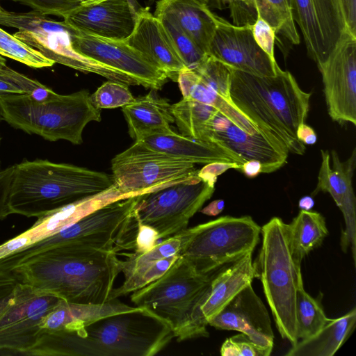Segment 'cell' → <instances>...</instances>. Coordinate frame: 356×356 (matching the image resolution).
<instances>
[{"mask_svg": "<svg viewBox=\"0 0 356 356\" xmlns=\"http://www.w3.org/2000/svg\"><path fill=\"white\" fill-rule=\"evenodd\" d=\"M31 8L42 14L64 18L81 5L79 0H13Z\"/></svg>", "mask_w": 356, "mask_h": 356, "instance_id": "b9f144b4", "label": "cell"}, {"mask_svg": "<svg viewBox=\"0 0 356 356\" xmlns=\"http://www.w3.org/2000/svg\"><path fill=\"white\" fill-rule=\"evenodd\" d=\"M8 197L10 214L42 217L114 185L112 175L47 159L13 165Z\"/></svg>", "mask_w": 356, "mask_h": 356, "instance_id": "277c9868", "label": "cell"}, {"mask_svg": "<svg viewBox=\"0 0 356 356\" xmlns=\"http://www.w3.org/2000/svg\"><path fill=\"white\" fill-rule=\"evenodd\" d=\"M213 273L202 274L180 256L159 278L132 292L131 301L166 321L178 342L209 337L197 321V307Z\"/></svg>", "mask_w": 356, "mask_h": 356, "instance_id": "52a82bcc", "label": "cell"}, {"mask_svg": "<svg viewBox=\"0 0 356 356\" xmlns=\"http://www.w3.org/2000/svg\"><path fill=\"white\" fill-rule=\"evenodd\" d=\"M200 1H201L202 2H204V3H207V4L209 3V0H200Z\"/></svg>", "mask_w": 356, "mask_h": 356, "instance_id": "6125c7cd", "label": "cell"}, {"mask_svg": "<svg viewBox=\"0 0 356 356\" xmlns=\"http://www.w3.org/2000/svg\"><path fill=\"white\" fill-rule=\"evenodd\" d=\"M296 136L299 141L305 145H314L317 141V135L314 129L304 123H301L297 129Z\"/></svg>", "mask_w": 356, "mask_h": 356, "instance_id": "f907efd6", "label": "cell"}, {"mask_svg": "<svg viewBox=\"0 0 356 356\" xmlns=\"http://www.w3.org/2000/svg\"><path fill=\"white\" fill-rule=\"evenodd\" d=\"M328 114L332 120L356 124V37L346 33L318 65Z\"/></svg>", "mask_w": 356, "mask_h": 356, "instance_id": "9a60e30c", "label": "cell"}, {"mask_svg": "<svg viewBox=\"0 0 356 356\" xmlns=\"http://www.w3.org/2000/svg\"><path fill=\"white\" fill-rule=\"evenodd\" d=\"M0 106L3 120L9 125L51 142L65 140L79 145L85 127L101 121V109L93 105L86 90L45 102L26 94H5L0 95Z\"/></svg>", "mask_w": 356, "mask_h": 356, "instance_id": "ba28073f", "label": "cell"}, {"mask_svg": "<svg viewBox=\"0 0 356 356\" xmlns=\"http://www.w3.org/2000/svg\"><path fill=\"white\" fill-rule=\"evenodd\" d=\"M125 42L173 81H177L179 72L186 67L162 22L149 8L138 10L134 29Z\"/></svg>", "mask_w": 356, "mask_h": 356, "instance_id": "603a6c76", "label": "cell"}, {"mask_svg": "<svg viewBox=\"0 0 356 356\" xmlns=\"http://www.w3.org/2000/svg\"><path fill=\"white\" fill-rule=\"evenodd\" d=\"M227 7L232 24L235 26L251 25L257 19L254 0H230Z\"/></svg>", "mask_w": 356, "mask_h": 356, "instance_id": "ee69618b", "label": "cell"}, {"mask_svg": "<svg viewBox=\"0 0 356 356\" xmlns=\"http://www.w3.org/2000/svg\"><path fill=\"white\" fill-rule=\"evenodd\" d=\"M217 111L210 105L184 97L170 106L180 134L204 141H207L208 124Z\"/></svg>", "mask_w": 356, "mask_h": 356, "instance_id": "1f68e13d", "label": "cell"}, {"mask_svg": "<svg viewBox=\"0 0 356 356\" xmlns=\"http://www.w3.org/2000/svg\"><path fill=\"white\" fill-rule=\"evenodd\" d=\"M230 0H212V5L213 7L222 9L227 7Z\"/></svg>", "mask_w": 356, "mask_h": 356, "instance_id": "6f0895ef", "label": "cell"}, {"mask_svg": "<svg viewBox=\"0 0 356 356\" xmlns=\"http://www.w3.org/2000/svg\"><path fill=\"white\" fill-rule=\"evenodd\" d=\"M224 208L225 201L223 200H216L200 211L205 215L216 216L220 213Z\"/></svg>", "mask_w": 356, "mask_h": 356, "instance_id": "db71d44e", "label": "cell"}, {"mask_svg": "<svg viewBox=\"0 0 356 356\" xmlns=\"http://www.w3.org/2000/svg\"><path fill=\"white\" fill-rule=\"evenodd\" d=\"M356 323V308L345 315L329 318L314 335L297 342L287 356H332L353 332Z\"/></svg>", "mask_w": 356, "mask_h": 356, "instance_id": "f546056e", "label": "cell"}, {"mask_svg": "<svg viewBox=\"0 0 356 356\" xmlns=\"http://www.w3.org/2000/svg\"><path fill=\"white\" fill-rule=\"evenodd\" d=\"M5 94H23V92L15 84L0 75V95Z\"/></svg>", "mask_w": 356, "mask_h": 356, "instance_id": "11a10c76", "label": "cell"}, {"mask_svg": "<svg viewBox=\"0 0 356 356\" xmlns=\"http://www.w3.org/2000/svg\"><path fill=\"white\" fill-rule=\"evenodd\" d=\"M154 16L176 24L206 53L216 29V15L200 0H158Z\"/></svg>", "mask_w": 356, "mask_h": 356, "instance_id": "d4e9b609", "label": "cell"}, {"mask_svg": "<svg viewBox=\"0 0 356 356\" xmlns=\"http://www.w3.org/2000/svg\"><path fill=\"white\" fill-rule=\"evenodd\" d=\"M207 140L232 152L244 162L259 161L262 165V173L280 169L286 163L289 153L262 132L247 133L219 111L209 122Z\"/></svg>", "mask_w": 356, "mask_h": 356, "instance_id": "d6986e66", "label": "cell"}, {"mask_svg": "<svg viewBox=\"0 0 356 356\" xmlns=\"http://www.w3.org/2000/svg\"><path fill=\"white\" fill-rule=\"evenodd\" d=\"M19 282L12 270L0 267V302L13 294Z\"/></svg>", "mask_w": 356, "mask_h": 356, "instance_id": "c3c4849f", "label": "cell"}, {"mask_svg": "<svg viewBox=\"0 0 356 356\" xmlns=\"http://www.w3.org/2000/svg\"><path fill=\"white\" fill-rule=\"evenodd\" d=\"M214 190V185L197 174L138 195L134 215L164 239L186 229Z\"/></svg>", "mask_w": 356, "mask_h": 356, "instance_id": "8fae6325", "label": "cell"}, {"mask_svg": "<svg viewBox=\"0 0 356 356\" xmlns=\"http://www.w3.org/2000/svg\"><path fill=\"white\" fill-rule=\"evenodd\" d=\"M345 15L348 31L356 37V0L346 1Z\"/></svg>", "mask_w": 356, "mask_h": 356, "instance_id": "816d5d0a", "label": "cell"}, {"mask_svg": "<svg viewBox=\"0 0 356 356\" xmlns=\"http://www.w3.org/2000/svg\"><path fill=\"white\" fill-rule=\"evenodd\" d=\"M72 42L79 54L128 74L145 88L159 90L168 80L163 71L125 40L104 38L74 29Z\"/></svg>", "mask_w": 356, "mask_h": 356, "instance_id": "2e32d148", "label": "cell"}, {"mask_svg": "<svg viewBox=\"0 0 356 356\" xmlns=\"http://www.w3.org/2000/svg\"><path fill=\"white\" fill-rule=\"evenodd\" d=\"M30 244L29 238L23 232L0 245V259Z\"/></svg>", "mask_w": 356, "mask_h": 356, "instance_id": "681fc988", "label": "cell"}, {"mask_svg": "<svg viewBox=\"0 0 356 356\" xmlns=\"http://www.w3.org/2000/svg\"><path fill=\"white\" fill-rule=\"evenodd\" d=\"M0 24L15 28L14 36L54 61L84 73H94L108 81L127 86H138L128 74L100 63L77 52L72 37L74 29L64 21L54 20L35 10L17 13L0 5Z\"/></svg>", "mask_w": 356, "mask_h": 356, "instance_id": "9c48e42d", "label": "cell"}, {"mask_svg": "<svg viewBox=\"0 0 356 356\" xmlns=\"http://www.w3.org/2000/svg\"><path fill=\"white\" fill-rule=\"evenodd\" d=\"M174 337L166 321L136 307L77 329L44 330L28 355L153 356Z\"/></svg>", "mask_w": 356, "mask_h": 356, "instance_id": "6da1fadb", "label": "cell"}, {"mask_svg": "<svg viewBox=\"0 0 356 356\" xmlns=\"http://www.w3.org/2000/svg\"><path fill=\"white\" fill-rule=\"evenodd\" d=\"M257 13L292 44L300 43L293 18L291 0H254Z\"/></svg>", "mask_w": 356, "mask_h": 356, "instance_id": "d6a6232c", "label": "cell"}, {"mask_svg": "<svg viewBox=\"0 0 356 356\" xmlns=\"http://www.w3.org/2000/svg\"><path fill=\"white\" fill-rule=\"evenodd\" d=\"M177 82L184 98L210 105L222 113L226 112L233 102L219 95L197 72L187 67L179 72Z\"/></svg>", "mask_w": 356, "mask_h": 356, "instance_id": "e575fe53", "label": "cell"}, {"mask_svg": "<svg viewBox=\"0 0 356 356\" xmlns=\"http://www.w3.org/2000/svg\"><path fill=\"white\" fill-rule=\"evenodd\" d=\"M11 270L21 283L66 302L100 304L110 300L121 268L116 252L62 245L29 257Z\"/></svg>", "mask_w": 356, "mask_h": 356, "instance_id": "7a4b0ae2", "label": "cell"}, {"mask_svg": "<svg viewBox=\"0 0 356 356\" xmlns=\"http://www.w3.org/2000/svg\"><path fill=\"white\" fill-rule=\"evenodd\" d=\"M155 91L151 90L148 94L122 107L129 134L135 141L174 131L170 127L175 122L170 112L171 104Z\"/></svg>", "mask_w": 356, "mask_h": 356, "instance_id": "484cf974", "label": "cell"}, {"mask_svg": "<svg viewBox=\"0 0 356 356\" xmlns=\"http://www.w3.org/2000/svg\"><path fill=\"white\" fill-rule=\"evenodd\" d=\"M114 185L129 197L195 175V163L149 148L140 141L111 161Z\"/></svg>", "mask_w": 356, "mask_h": 356, "instance_id": "7c38bea8", "label": "cell"}, {"mask_svg": "<svg viewBox=\"0 0 356 356\" xmlns=\"http://www.w3.org/2000/svg\"><path fill=\"white\" fill-rule=\"evenodd\" d=\"M157 151L194 163L207 164L215 161H244L232 152L213 143L195 139L175 131L152 136L140 140Z\"/></svg>", "mask_w": 356, "mask_h": 356, "instance_id": "83f0119b", "label": "cell"}, {"mask_svg": "<svg viewBox=\"0 0 356 356\" xmlns=\"http://www.w3.org/2000/svg\"><path fill=\"white\" fill-rule=\"evenodd\" d=\"M246 177H255L262 173V165L257 160H249L245 161L239 169Z\"/></svg>", "mask_w": 356, "mask_h": 356, "instance_id": "f5cc1de1", "label": "cell"}, {"mask_svg": "<svg viewBox=\"0 0 356 356\" xmlns=\"http://www.w3.org/2000/svg\"><path fill=\"white\" fill-rule=\"evenodd\" d=\"M1 136H0V145H1Z\"/></svg>", "mask_w": 356, "mask_h": 356, "instance_id": "be15d7a7", "label": "cell"}, {"mask_svg": "<svg viewBox=\"0 0 356 356\" xmlns=\"http://www.w3.org/2000/svg\"><path fill=\"white\" fill-rule=\"evenodd\" d=\"M135 0H104L81 4L64 18L74 29L99 37L125 40L137 18Z\"/></svg>", "mask_w": 356, "mask_h": 356, "instance_id": "7402d4cb", "label": "cell"}, {"mask_svg": "<svg viewBox=\"0 0 356 356\" xmlns=\"http://www.w3.org/2000/svg\"><path fill=\"white\" fill-rule=\"evenodd\" d=\"M289 225L293 252L300 263L310 252L321 246L328 235L324 217L312 210H300Z\"/></svg>", "mask_w": 356, "mask_h": 356, "instance_id": "4dcf8cb0", "label": "cell"}, {"mask_svg": "<svg viewBox=\"0 0 356 356\" xmlns=\"http://www.w3.org/2000/svg\"><path fill=\"white\" fill-rule=\"evenodd\" d=\"M312 95L279 65L276 74L270 76L232 67L230 96L234 104L267 138L293 154L302 155L306 150L296 131L306 121Z\"/></svg>", "mask_w": 356, "mask_h": 356, "instance_id": "3957f363", "label": "cell"}, {"mask_svg": "<svg viewBox=\"0 0 356 356\" xmlns=\"http://www.w3.org/2000/svg\"><path fill=\"white\" fill-rule=\"evenodd\" d=\"M193 227L180 256L202 274L252 252L260 239L261 227L250 216H222Z\"/></svg>", "mask_w": 356, "mask_h": 356, "instance_id": "30bf717a", "label": "cell"}, {"mask_svg": "<svg viewBox=\"0 0 356 356\" xmlns=\"http://www.w3.org/2000/svg\"><path fill=\"white\" fill-rule=\"evenodd\" d=\"M241 166V165L236 162L215 161L205 164L202 169L198 170L197 175L202 179L215 186L218 176L229 169L239 170Z\"/></svg>", "mask_w": 356, "mask_h": 356, "instance_id": "bcb514c9", "label": "cell"}, {"mask_svg": "<svg viewBox=\"0 0 356 356\" xmlns=\"http://www.w3.org/2000/svg\"><path fill=\"white\" fill-rule=\"evenodd\" d=\"M208 325L246 334L257 346L271 354L274 334L269 314L252 284L241 291Z\"/></svg>", "mask_w": 356, "mask_h": 356, "instance_id": "44dd1931", "label": "cell"}, {"mask_svg": "<svg viewBox=\"0 0 356 356\" xmlns=\"http://www.w3.org/2000/svg\"><path fill=\"white\" fill-rule=\"evenodd\" d=\"M261 234V247L253 262L255 277L262 284L280 334L293 346L298 341L296 300L303 284L301 263L293 252L289 225L281 218H272Z\"/></svg>", "mask_w": 356, "mask_h": 356, "instance_id": "5b68a950", "label": "cell"}, {"mask_svg": "<svg viewBox=\"0 0 356 356\" xmlns=\"http://www.w3.org/2000/svg\"><path fill=\"white\" fill-rule=\"evenodd\" d=\"M220 353L222 356H269L266 350L241 332L227 338L222 344Z\"/></svg>", "mask_w": 356, "mask_h": 356, "instance_id": "60d3db41", "label": "cell"}, {"mask_svg": "<svg viewBox=\"0 0 356 356\" xmlns=\"http://www.w3.org/2000/svg\"><path fill=\"white\" fill-rule=\"evenodd\" d=\"M124 198L127 197L113 185L103 192L77 200L38 218L25 233L32 244L58 232L108 203Z\"/></svg>", "mask_w": 356, "mask_h": 356, "instance_id": "4316f807", "label": "cell"}, {"mask_svg": "<svg viewBox=\"0 0 356 356\" xmlns=\"http://www.w3.org/2000/svg\"><path fill=\"white\" fill-rule=\"evenodd\" d=\"M195 72L219 95L229 102H233L230 96L231 67L208 54Z\"/></svg>", "mask_w": 356, "mask_h": 356, "instance_id": "74e56055", "label": "cell"}, {"mask_svg": "<svg viewBox=\"0 0 356 356\" xmlns=\"http://www.w3.org/2000/svg\"><path fill=\"white\" fill-rule=\"evenodd\" d=\"M79 1L81 2V4L87 5V4L97 3V2H99V1H102L104 0H79Z\"/></svg>", "mask_w": 356, "mask_h": 356, "instance_id": "680465c9", "label": "cell"}, {"mask_svg": "<svg viewBox=\"0 0 356 356\" xmlns=\"http://www.w3.org/2000/svg\"><path fill=\"white\" fill-rule=\"evenodd\" d=\"M159 240V234L155 229L137 220V228L134 242L135 252L144 253L149 251L156 246Z\"/></svg>", "mask_w": 356, "mask_h": 356, "instance_id": "f6af8a7d", "label": "cell"}, {"mask_svg": "<svg viewBox=\"0 0 356 356\" xmlns=\"http://www.w3.org/2000/svg\"><path fill=\"white\" fill-rule=\"evenodd\" d=\"M1 120H3V118H2L1 109V106H0V122Z\"/></svg>", "mask_w": 356, "mask_h": 356, "instance_id": "91938a15", "label": "cell"}, {"mask_svg": "<svg viewBox=\"0 0 356 356\" xmlns=\"http://www.w3.org/2000/svg\"><path fill=\"white\" fill-rule=\"evenodd\" d=\"M322 162L318 183L312 195L319 192L328 193L342 212L345 229L342 231L340 245L346 252L350 248L354 264L356 261V199L352 185V178L356 165L355 149L345 162L340 161L335 150H332V168L330 164L328 151L321 150Z\"/></svg>", "mask_w": 356, "mask_h": 356, "instance_id": "ffe728a7", "label": "cell"}, {"mask_svg": "<svg viewBox=\"0 0 356 356\" xmlns=\"http://www.w3.org/2000/svg\"><path fill=\"white\" fill-rule=\"evenodd\" d=\"M296 318L297 337L301 340L316 334L329 319L320 301L305 291L303 284L297 291Z\"/></svg>", "mask_w": 356, "mask_h": 356, "instance_id": "836d02e7", "label": "cell"}, {"mask_svg": "<svg viewBox=\"0 0 356 356\" xmlns=\"http://www.w3.org/2000/svg\"><path fill=\"white\" fill-rule=\"evenodd\" d=\"M251 31L258 46L273 61L275 58V30L258 13L256 21L251 24Z\"/></svg>", "mask_w": 356, "mask_h": 356, "instance_id": "7bdbcfd3", "label": "cell"}, {"mask_svg": "<svg viewBox=\"0 0 356 356\" xmlns=\"http://www.w3.org/2000/svg\"><path fill=\"white\" fill-rule=\"evenodd\" d=\"M128 86L119 82L108 81L90 95V100L99 109L123 107L136 100Z\"/></svg>", "mask_w": 356, "mask_h": 356, "instance_id": "ab89813d", "label": "cell"}, {"mask_svg": "<svg viewBox=\"0 0 356 356\" xmlns=\"http://www.w3.org/2000/svg\"><path fill=\"white\" fill-rule=\"evenodd\" d=\"M291 7L307 55L318 66L327 60L342 36L349 32L343 0H291Z\"/></svg>", "mask_w": 356, "mask_h": 356, "instance_id": "5bb4252c", "label": "cell"}, {"mask_svg": "<svg viewBox=\"0 0 356 356\" xmlns=\"http://www.w3.org/2000/svg\"><path fill=\"white\" fill-rule=\"evenodd\" d=\"M138 199V195L108 203L58 232L1 258L0 267L11 270L29 257L62 245L116 252L133 249Z\"/></svg>", "mask_w": 356, "mask_h": 356, "instance_id": "8992f818", "label": "cell"}, {"mask_svg": "<svg viewBox=\"0 0 356 356\" xmlns=\"http://www.w3.org/2000/svg\"><path fill=\"white\" fill-rule=\"evenodd\" d=\"M255 278L252 252L229 263L213 272L211 282L197 307L200 325L207 328L208 323L241 291Z\"/></svg>", "mask_w": 356, "mask_h": 356, "instance_id": "cb8c5ba5", "label": "cell"}, {"mask_svg": "<svg viewBox=\"0 0 356 356\" xmlns=\"http://www.w3.org/2000/svg\"><path fill=\"white\" fill-rule=\"evenodd\" d=\"M159 19L170 35L185 67L195 71L204 61L208 54H206L176 24L165 18H160Z\"/></svg>", "mask_w": 356, "mask_h": 356, "instance_id": "8d00e7d4", "label": "cell"}, {"mask_svg": "<svg viewBox=\"0 0 356 356\" xmlns=\"http://www.w3.org/2000/svg\"><path fill=\"white\" fill-rule=\"evenodd\" d=\"M14 166L3 168L0 161V220L9 216L8 197L12 180Z\"/></svg>", "mask_w": 356, "mask_h": 356, "instance_id": "7dc6e473", "label": "cell"}, {"mask_svg": "<svg viewBox=\"0 0 356 356\" xmlns=\"http://www.w3.org/2000/svg\"><path fill=\"white\" fill-rule=\"evenodd\" d=\"M0 75L15 84L23 92L36 102H45L58 99L60 95L6 65V60L0 56Z\"/></svg>", "mask_w": 356, "mask_h": 356, "instance_id": "f35d334b", "label": "cell"}, {"mask_svg": "<svg viewBox=\"0 0 356 356\" xmlns=\"http://www.w3.org/2000/svg\"><path fill=\"white\" fill-rule=\"evenodd\" d=\"M60 300L19 282L0 304V355H28L44 331L43 319Z\"/></svg>", "mask_w": 356, "mask_h": 356, "instance_id": "4fadbf2b", "label": "cell"}, {"mask_svg": "<svg viewBox=\"0 0 356 356\" xmlns=\"http://www.w3.org/2000/svg\"><path fill=\"white\" fill-rule=\"evenodd\" d=\"M314 206V200L312 196L306 195L301 197L298 202V207L300 210L310 211Z\"/></svg>", "mask_w": 356, "mask_h": 356, "instance_id": "9f6ffc18", "label": "cell"}, {"mask_svg": "<svg viewBox=\"0 0 356 356\" xmlns=\"http://www.w3.org/2000/svg\"><path fill=\"white\" fill-rule=\"evenodd\" d=\"M216 29L209 53L229 67L261 76L276 74L278 64L258 46L251 25L235 26L216 15Z\"/></svg>", "mask_w": 356, "mask_h": 356, "instance_id": "e0dca14e", "label": "cell"}, {"mask_svg": "<svg viewBox=\"0 0 356 356\" xmlns=\"http://www.w3.org/2000/svg\"><path fill=\"white\" fill-rule=\"evenodd\" d=\"M0 56L8 57L33 68L51 67L55 63L38 50L1 28Z\"/></svg>", "mask_w": 356, "mask_h": 356, "instance_id": "d590c367", "label": "cell"}, {"mask_svg": "<svg viewBox=\"0 0 356 356\" xmlns=\"http://www.w3.org/2000/svg\"><path fill=\"white\" fill-rule=\"evenodd\" d=\"M193 232V227H187L164 238L149 251L124 254L127 258L120 259L124 282L120 286L113 288L110 300L138 290L161 277L179 257Z\"/></svg>", "mask_w": 356, "mask_h": 356, "instance_id": "ac0fdd59", "label": "cell"}, {"mask_svg": "<svg viewBox=\"0 0 356 356\" xmlns=\"http://www.w3.org/2000/svg\"><path fill=\"white\" fill-rule=\"evenodd\" d=\"M346 1H347V0H343V7H344V11H345V6H346Z\"/></svg>", "mask_w": 356, "mask_h": 356, "instance_id": "94428289", "label": "cell"}, {"mask_svg": "<svg viewBox=\"0 0 356 356\" xmlns=\"http://www.w3.org/2000/svg\"><path fill=\"white\" fill-rule=\"evenodd\" d=\"M136 307L126 305L118 298L100 304L72 303L60 300L44 317L41 327L46 331L74 330L101 318L131 311Z\"/></svg>", "mask_w": 356, "mask_h": 356, "instance_id": "f1b7e54d", "label": "cell"}]
</instances>
